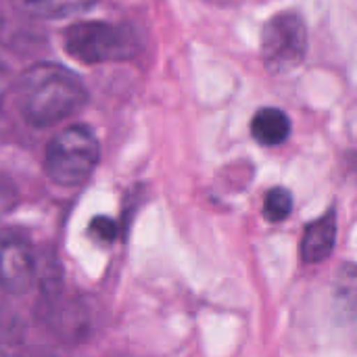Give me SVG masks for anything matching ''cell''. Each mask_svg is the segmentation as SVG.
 Listing matches in <instances>:
<instances>
[{
  "label": "cell",
  "instance_id": "6da1fadb",
  "mask_svg": "<svg viewBox=\"0 0 357 357\" xmlns=\"http://www.w3.org/2000/svg\"><path fill=\"white\" fill-rule=\"evenodd\" d=\"M86 86L59 63H38L17 82V105L23 119L33 128L56 126L84 109Z\"/></svg>",
  "mask_w": 357,
  "mask_h": 357
},
{
  "label": "cell",
  "instance_id": "7a4b0ae2",
  "mask_svg": "<svg viewBox=\"0 0 357 357\" xmlns=\"http://www.w3.org/2000/svg\"><path fill=\"white\" fill-rule=\"evenodd\" d=\"M100 161V142L92 128L73 123L63 128L46 146L44 169L59 186L84 184Z\"/></svg>",
  "mask_w": 357,
  "mask_h": 357
},
{
  "label": "cell",
  "instance_id": "3957f363",
  "mask_svg": "<svg viewBox=\"0 0 357 357\" xmlns=\"http://www.w3.org/2000/svg\"><path fill=\"white\" fill-rule=\"evenodd\" d=\"M65 50L84 65L132 59L140 44L132 27L109 21H82L65 29Z\"/></svg>",
  "mask_w": 357,
  "mask_h": 357
},
{
  "label": "cell",
  "instance_id": "277c9868",
  "mask_svg": "<svg viewBox=\"0 0 357 357\" xmlns=\"http://www.w3.org/2000/svg\"><path fill=\"white\" fill-rule=\"evenodd\" d=\"M307 50V29L297 13L282 10L270 17L261 29V56L272 73H284L301 65Z\"/></svg>",
  "mask_w": 357,
  "mask_h": 357
},
{
  "label": "cell",
  "instance_id": "5b68a950",
  "mask_svg": "<svg viewBox=\"0 0 357 357\" xmlns=\"http://www.w3.org/2000/svg\"><path fill=\"white\" fill-rule=\"evenodd\" d=\"M38 261L27 236L17 230H0V289L23 295L33 287Z\"/></svg>",
  "mask_w": 357,
  "mask_h": 357
},
{
  "label": "cell",
  "instance_id": "8992f818",
  "mask_svg": "<svg viewBox=\"0 0 357 357\" xmlns=\"http://www.w3.org/2000/svg\"><path fill=\"white\" fill-rule=\"evenodd\" d=\"M337 243V211L331 209L312 222L301 238V257L305 264H320L331 257Z\"/></svg>",
  "mask_w": 357,
  "mask_h": 357
},
{
  "label": "cell",
  "instance_id": "52a82bcc",
  "mask_svg": "<svg viewBox=\"0 0 357 357\" xmlns=\"http://www.w3.org/2000/svg\"><path fill=\"white\" fill-rule=\"evenodd\" d=\"M291 134V119L276 107L259 109L251 119V136L264 146L282 144Z\"/></svg>",
  "mask_w": 357,
  "mask_h": 357
},
{
  "label": "cell",
  "instance_id": "ba28073f",
  "mask_svg": "<svg viewBox=\"0 0 357 357\" xmlns=\"http://www.w3.org/2000/svg\"><path fill=\"white\" fill-rule=\"evenodd\" d=\"M96 0H13L15 8L36 19H65L88 10Z\"/></svg>",
  "mask_w": 357,
  "mask_h": 357
},
{
  "label": "cell",
  "instance_id": "9c48e42d",
  "mask_svg": "<svg viewBox=\"0 0 357 357\" xmlns=\"http://www.w3.org/2000/svg\"><path fill=\"white\" fill-rule=\"evenodd\" d=\"M335 299L343 312L357 314V264H343L335 278Z\"/></svg>",
  "mask_w": 357,
  "mask_h": 357
},
{
  "label": "cell",
  "instance_id": "30bf717a",
  "mask_svg": "<svg viewBox=\"0 0 357 357\" xmlns=\"http://www.w3.org/2000/svg\"><path fill=\"white\" fill-rule=\"evenodd\" d=\"M293 211V195L287 188H272L264 201V218L272 224L284 222Z\"/></svg>",
  "mask_w": 357,
  "mask_h": 357
},
{
  "label": "cell",
  "instance_id": "8fae6325",
  "mask_svg": "<svg viewBox=\"0 0 357 357\" xmlns=\"http://www.w3.org/2000/svg\"><path fill=\"white\" fill-rule=\"evenodd\" d=\"M23 337V324L19 316L4 303H0V345L19 343Z\"/></svg>",
  "mask_w": 357,
  "mask_h": 357
},
{
  "label": "cell",
  "instance_id": "7c38bea8",
  "mask_svg": "<svg viewBox=\"0 0 357 357\" xmlns=\"http://www.w3.org/2000/svg\"><path fill=\"white\" fill-rule=\"evenodd\" d=\"M90 234H92L96 241L109 243V241H113V238L117 236V224H115L111 218H105V215L94 218L92 224H90Z\"/></svg>",
  "mask_w": 357,
  "mask_h": 357
},
{
  "label": "cell",
  "instance_id": "4fadbf2b",
  "mask_svg": "<svg viewBox=\"0 0 357 357\" xmlns=\"http://www.w3.org/2000/svg\"><path fill=\"white\" fill-rule=\"evenodd\" d=\"M10 88H13L10 71H8V67L0 61V107L4 105V100H6V96H8V92H10Z\"/></svg>",
  "mask_w": 357,
  "mask_h": 357
}]
</instances>
